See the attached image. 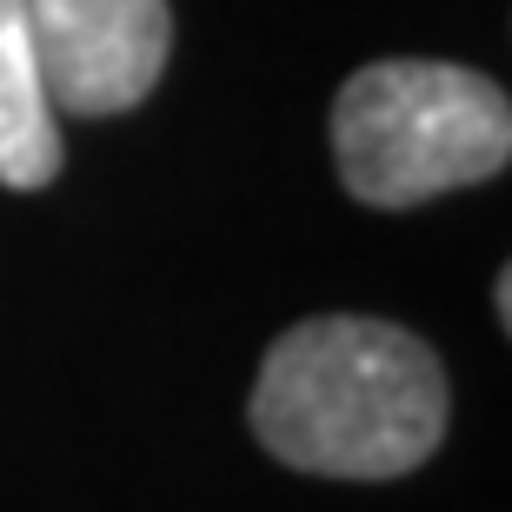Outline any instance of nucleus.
<instances>
[{"label":"nucleus","instance_id":"3","mask_svg":"<svg viewBox=\"0 0 512 512\" xmlns=\"http://www.w3.org/2000/svg\"><path fill=\"white\" fill-rule=\"evenodd\" d=\"M47 100L67 114L107 120L153 94L173 54L167 0H27Z\"/></svg>","mask_w":512,"mask_h":512},{"label":"nucleus","instance_id":"1","mask_svg":"<svg viewBox=\"0 0 512 512\" xmlns=\"http://www.w3.org/2000/svg\"><path fill=\"white\" fill-rule=\"evenodd\" d=\"M253 439L326 479H399L446 439V373L393 320L320 313L266 346L253 380Z\"/></svg>","mask_w":512,"mask_h":512},{"label":"nucleus","instance_id":"2","mask_svg":"<svg viewBox=\"0 0 512 512\" xmlns=\"http://www.w3.org/2000/svg\"><path fill=\"white\" fill-rule=\"evenodd\" d=\"M506 87L453 60H380L333 100V160L353 200L419 207L433 193L506 173Z\"/></svg>","mask_w":512,"mask_h":512},{"label":"nucleus","instance_id":"4","mask_svg":"<svg viewBox=\"0 0 512 512\" xmlns=\"http://www.w3.org/2000/svg\"><path fill=\"white\" fill-rule=\"evenodd\" d=\"M60 173V127L27 40V0H0V187L34 193Z\"/></svg>","mask_w":512,"mask_h":512}]
</instances>
